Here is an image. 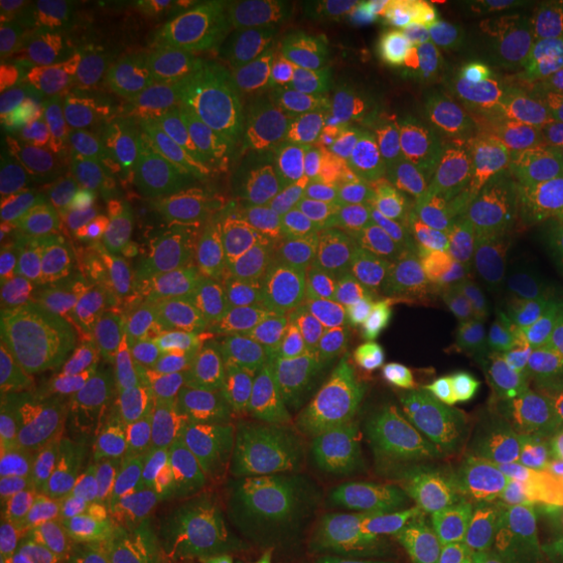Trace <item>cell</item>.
<instances>
[{"label": "cell", "instance_id": "1", "mask_svg": "<svg viewBox=\"0 0 563 563\" xmlns=\"http://www.w3.org/2000/svg\"><path fill=\"white\" fill-rule=\"evenodd\" d=\"M563 102V3H514L443 37L384 89V118L473 131L551 118Z\"/></svg>", "mask_w": 563, "mask_h": 563}, {"label": "cell", "instance_id": "2", "mask_svg": "<svg viewBox=\"0 0 563 563\" xmlns=\"http://www.w3.org/2000/svg\"><path fill=\"white\" fill-rule=\"evenodd\" d=\"M454 262L563 347V167L511 152L493 178L449 203Z\"/></svg>", "mask_w": 563, "mask_h": 563}, {"label": "cell", "instance_id": "3", "mask_svg": "<svg viewBox=\"0 0 563 563\" xmlns=\"http://www.w3.org/2000/svg\"><path fill=\"white\" fill-rule=\"evenodd\" d=\"M485 446L475 431L407 391L355 329L347 389L332 426V452L355 488L382 498L428 488L470 473Z\"/></svg>", "mask_w": 563, "mask_h": 563}, {"label": "cell", "instance_id": "4", "mask_svg": "<svg viewBox=\"0 0 563 563\" xmlns=\"http://www.w3.org/2000/svg\"><path fill=\"white\" fill-rule=\"evenodd\" d=\"M376 509L415 553L446 563L501 559L555 511L543 493L498 470H470L386 496Z\"/></svg>", "mask_w": 563, "mask_h": 563}, {"label": "cell", "instance_id": "5", "mask_svg": "<svg viewBox=\"0 0 563 563\" xmlns=\"http://www.w3.org/2000/svg\"><path fill=\"white\" fill-rule=\"evenodd\" d=\"M344 311V302L329 295L287 292L272 302L258 334V361L274 389L300 415L306 431L329 439L347 389L355 342Z\"/></svg>", "mask_w": 563, "mask_h": 563}, {"label": "cell", "instance_id": "6", "mask_svg": "<svg viewBox=\"0 0 563 563\" xmlns=\"http://www.w3.org/2000/svg\"><path fill=\"white\" fill-rule=\"evenodd\" d=\"M272 220L316 251L389 209L371 170L363 133H327L277 162L264 188Z\"/></svg>", "mask_w": 563, "mask_h": 563}, {"label": "cell", "instance_id": "7", "mask_svg": "<svg viewBox=\"0 0 563 563\" xmlns=\"http://www.w3.org/2000/svg\"><path fill=\"white\" fill-rule=\"evenodd\" d=\"M11 357V368L58 415L84 454L115 460L157 441L162 426L157 397L133 384L123 371L68 361L26 340L13 344Z\"/></svg>", "mask_w": 563, "mask_h": 563}, {"label": "cell", "instance_id": "8", "mask_svg": "<svg viewBox=\"0 0 563 563\" xmlns=\"http://www.w3.org/2000/svg\"><path fill=\"white\" fill-rule=\"evenodd\" d=\"M363 136L371 170L394 209L456 203L501 170L511 154L481 131L420 115L384 118Z\"/></svg>", "mask_w": 563, "mask_h": 563}, {"label": "cell", "instance_id": "9", "mask_svg": "<svg viewBox=\"0 0 563 563\" xmlns=\"http://www.w3.org/2000/svg\"><path fill=\"white\" fill-rule=\"evenodd\" d=\"M454 262L452 220L443 209H384L334 249L316 253L306 290L340 302L386 298Z\"/></svg>", "mask_w": 563, "mask_h": 563}, {"label": "cell", "instance_id": "10", "mask_svg": "<svg viewBox=\"0 0 563 563\" xmlns=\"http://www.w3.org/2000/svg\"><path fill=\"white\" fill-rule=\"evenodd\" d=\"M55 123L84 167L159 157L188 131L154 84L104 74L68 81Z\"/></svg>", "mask_w": 563, "mask_h": 563}, {"label": "cell", "instance_id": "11", "mask_svg": "<svg viewBox=\"0 0 563 563\" xmlns=\"http://www.w3.org/2000/svg\"><path fill=\"white\" fill-rule=\"evenodd\" d=\"M201 150L203 125H194L159 157L81 167L63 188V209L76 211L104 241H144L175 211L186 209Z\"/></svg>", "mask_w": 563, "mask_h": 563}, {"label": "cell", "instance_id": "12", "mask_svg": "<svg viewBox=\"0 0 563 563\" xmlns=\"http://www.w3.org/2000/svg\"><path fill=\"white\" fill-rule=\"evenodd\" d=\"M186 11L162 0H97L79 5L47 58L63 70L150 81L178 70Z\"/></svg>", "mask_w": 563, "mask_h": 563}, {"label": "cell", "instance_id": "13", "mask_svg": "<svg viewBox=\"0 0 563 563\" xmlns=\"http://www.w3.org/2000/svg\"><path fill=\"white\" fill-rule=\"evenodd\" d=\"M344 308L352 327L371 342L386 371L431 410L475 431L488 446L514 443L527 433L530 420L483 397L460 371L412 332L391 300L365 298Z\"/></svg>", "mask_w": 563, "mask_h": 563}, {"label": "cell", "instance_id": "14", "mask_svg": "<svg viewBox=\"0 0 563 563\" xmlns=\"http://www.w3.org/2000/svg\"><path fill=\"white\" fill-rule=\"evenodd\" d=\"M159 285L175 323H214L279 292V264L264 251L203 232H170L157 249Z\"/></svg>", "mask_w": 563, "mask_h": 563}, {"label": "cell", "instance_id": "15", "mask_svg": "<svg viewBox=\"0 0 563 563\" xmlns=\"http://www.w3.org/2000/svg\"><path fill=\"white\" fill-rule=\"evenodd\" d=\"M485 361L511 394L519 415L563 426V347L534 329L460 262L446 266Z\"/></svg>", "mask_w": 563, "mask_h": 563}, {"label": "cell", "instance_id": "16", "mask_svg": "<svg viewBox=\"0 0 563 563\" xmlns=\"http://www.w3.org/2000/svg\"><path fill=\"white\" fill-rule=\"evenodd\" d=\"M175 426L201 470L249 477L266 501H277L290 477V456L279 433L249 407L214 397L175 378Z\"/></svg>", "mask_w": 563, "mask_h": 563}, {"label": "cell", "instance_id": "17", "mask_svg": "<svg viewBox=\"0 0 563 563\" xmlns=\"http://www.w3.org/2000/svg\"><path fill=\"white\" fill-rule=\"evenodd\" d=\"M173 363L196 389L249 407L274 433L300 431L302 418L266 376L258 352L214 323H175Z\"/></svg>", "mask_w": 563, "mask_h": 563}, {"label": "cell", "instance_id": "18", "mask_svg": "<svg viewBox=\"0 0 563 563\" xmlns=\"http://www.w3.org/2000/svg\"><path fill=\"white\" fill-rule=\"evenodd\" d=\"M110 295L125 329L123 373L159 397L173 361V327L159 285L157 249L152 238L121 245L108 256Z\"/></svg>", "mask_w": 563, "mask_h": 563}, {"label": "cell", "instance_id": "19", "mask_svg": "<svg viewBox=\"0 0 563 563\" xmlns=\"http://www.w3.org/2000/svg\"><path fill=\"white\" fill-rule=\"evenodd\" d=\"M84 449L63 420L21 382L13 368L3 376L0 405V488L3 498L74 473Z\"/></svg>", "mask_w": 563, "mask_h": 563}, {"label": "cell", "instance_id": "20", "mask_svg": "<svg viewBox=\"0 0 563 563\" xmlns=\"http://www.w3.org/2000/svg\"><path fill=\"white\" fill-rule=\"evenodd\" d=\"M123 506L112 485L95 475L68 473L3 498V555L40 561L63 534L91 514Z\"/></svg>", "mask_w": 563, "mask_h": 563}, {"label": "cell", "instance_id": "21", "mask_svg": "<svg viewBox=\"0 0 563 563\" xmlns=\"http://www.w3.org/2000/svg\"><path fill=\"white\" fill-rule=\"evenodd\" d=\"M277 136L253 125H203V150L196 162L186 209L203 220H228L243 211L269 180Z\"/></svg>", "mask_w": 563, "mask_h": 563}, {"label": "cell", "instance_id": "22", "mask_svg": "<svg viewBox=\"0 0 563 563\" xmlns=\"http://www.w3.org/2000/svg\"><path fill=\"white\" fill-rule=\"evenodd\" d=\"M446 266L422 274L410 287L394 295L391 302L405 316V321L410 323L412 332L433 352H439L454 371H460L483 397H488L490 402L504 407V410L519 415L511 394L506 391L501 378L485 361L467 313L462 311L460 300L452 290Z\"/></svg>", "mask_w": 563, "mask_h": 563}, {"label": "cell", "instance_id": "23", "mask_svg": "<svg viewBox=\"0 0 563 563\" xmlns=\"http://www.w3.org/2000/svg\"><path fill=\"white\" fill-rule=\"evenodd\" d=\"M110 272L102 245H68L26 285L3 292L5 316L19 329H47L74 308L108 292Z\"/></svg>", "mask_w": 563, "mask_h": 563}, {"label": "cell", "instance_id": "24", "mask_svg": "<svg viewBox=\"0 0 563 563\" xmlns=\"http://www.w3.org/2000/svg\"><path fill=\"white\" fill-rule=\"evenodd\" d=\"M199 473V462L178 433L159 435L136 454L118 464L115 488L121 504L144 525L146 534L170 525L188 485Z\"/></svg>", "mask_w": 563, "mask_h": 563}, {"label": "cell", "instance_id": "25", "mask_svg": "<svg viewBox=\"0 0 563 563\" xmlns=\"http://www.w3.org/2000/svg\"><path fill=\"white\" fill-rule=\"evenodd\" d=\"M63 68L45 53L3 55L0 60V136L3 146L45 131L58 115Z\"/></svg>", "mask_w": 563, "mask_h": 563}, {"label": "cell", "instance_id": "26", "mask_svg": "<svg viewBox=\"0 0 563 563\" xmlns=\"http://www.w3.org/2000/svg\"><path fill=\"white\" fill-rule=\"evenodd\" d=\"M76 243L104 245V238L70 209L40 214L30 222L5 230L3 243H0V287L3 292L32 282L68 245Z\"/></svg>", "mask_w": 563, "mask_h": 563}, {"label": "cell", "instance_id": "27", "mask_svg": "<svg viewBox=\"0 0 563 563\" xmlns=\"http://www.w3.org/2000/svg\"><path fill=\"white\" fill-rule=\"evenodd\" d=\"M37 563H152V540L125 506L81 519Z\"/></svg>", "mask_w": 563, "mask_h": 563}, {"label": "cell", "instance_id": "28", "mask_svg": "<svg viewBox=\"0 0 563 563\" xmlns=\"http://www.w3.org/2000/svg\"><path fill=\"white\" fill-rule=\"evenodd\" d=\"M47 350L68 361L95 365V368L121 371L125 357V329L115 300L108 292L74 308L47 327Z\"/></svg>", "mask_w": 563, "mask_h": 563}, {"label": "cell", "instance_id": "29", "mask_svg": "<svg viewBox=\"0 0 563 563\" xmlns=\"http://www.w3.org/2000/svg\"><path fill=\"white\" fill-rule=\"evenodd\" d=\"M272 563H334V534L319 504L282 496L269 504Z\"/></svg>", "mask_w": 563, "mask_h": 563}, {"label": "cell", "instance_id": "30", "mask_svg": "<svg viewBox=\"0 0 563 563\" xmlns=\"http://www.w3.org/2000/svg\"><path fill=\"white\" fill-rule=\"evenodd\" d=\"M79 5L60 0H3L0 3V40L3 55L51 53Z\"/></svg>", "mask_w": 563, "mask_h": 563}, {"label": "cell", "instance_id": "31", "mask_svg": "<svg viewBox=\"0 0 563 563\" xmlns=\"http://www.w3.org/2000/svg\"><path fill=\"white\" fill-rule=\"evenodd\" d=\"M245 538L249 527L241 517L214 525H170L150 534L154 551H159L165 563H214Z\"/></svg>", "mask_w": 563, "mask_h": 563}, {"label": "cell", "instance_id": "32", "mask_svg": "<svg viewBox=\"0 0 563 563\" xmlns=\"http://www.w3.org/2000/svg\"><path fill=\"white\" fill-rule=\"evenodd\" d=\"M435 11L439 3H426V0H355L340 9L352 30L376 42L410 37L428 19L435 16Z\"/></svg>", "mask_w": 563, "mask_h": 563}, {"label": "cell", "instance_id": "33", "mask_svg": "<svg viewBox=\"0 0 563 563\" xmlns=\"http://www.w3.org/2000/svg\"><path fill=\"white\" fill-rule=\"evenodd\" d=\"M55 175L32 159H5L0 173V207H3V232L30 222L53 199Z\"/></svg>", "mask_w": 563, "mask_h": 563}, {"label": "cell", "instance_id": "34", "mask_svg": "<svg viewBox=\"0 0 563 563\" xmlns=\"http://www.w3.org/2000/svg\"><path fill=\"white\" fill-rule=\"evenodd\" d=\"M238 498H241V485H238L235 477L199 470L191 485H188L183 501L178 504V509H175L170 525L222 522V519L235 517L232 511H235ZM162 530H165V527H162Z\"/></svg>", "mask_w": 563, "mask_h": 563}, {"label": "cell", "instance_id": "35", "mask_svg": "<svg viewBox=\"0 0 563 563\" xmlns=\"http://www.w3.org/2000/svg\"><path fill=\"white\" fill-rule=\"evenodd\" d=\"M272 559H274V548L269 540L249 534L243 543H238L230 553H224L222 559L214 563H272Z\"/></svg>", "mask_w": 563, "mask_h": 563}, {"label": "cell", "instance_id": "36", "mask_svg": "<svg viewBox=\"0 0 563 563\" xmlns=\"http://www.w3.org/2000/svg\"><path fill=\"white\" fill-rule=\"evenodd\" d=\"M548 136L559 150L563 152V102L555 108V112L551 118H548Z\"/></svg>", "mask_w": 563, "mask_h": 563}, {"label": "cell", "instance_id": "37", "mask_svg": "<svg viewBox=\"0 0 563 563\" xmlns=\"http://www.w3.org/2000/svg\"><path fill=\"white\" fill-rule=\"evenodd\" d=\"M517 563H553V545H543L534 548V551L525 553Z\"/></svg>", "mask_w": 563, "mask_h": 563}, {"label": "cell", "instance_id": "38", "mask_svg": "<svg viewBox=\"0 0 563 563\" xmlns=\"http://www.w3.org/2000/svg\"><path fill=\"white\" fill-rule=\"evenodd\" d=\"M553 563H563V534L553 543Z\"/></svg>", "mask_w": 563, "mask_h": 563}]
</instances>
